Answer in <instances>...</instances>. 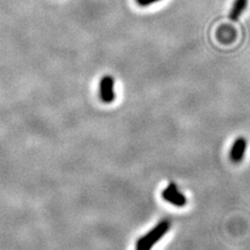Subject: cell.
Returning a JSON list of instances; mask_svg holds the SVG:
<instances>
[{
	"label": "cell",
	"instance_id": "5",
	"mask_svg": "<svg viewBox=\"0 0 250 250\" xmlns=\"http://www.w3.org/2000/svg\"><path fill=\"white\" fill-rule=\"evenodd\" d=\"M248 5V0H234L231 10L229 13V19L231 21H237L241 17V15L245 12Z\"/></svg>",
	"mask_w": 250,
	"mask_h": 250
},
{
	"label": "cell",
	"instance_id": "3",
	"mask_svg": "<svg viewBox=\"0 0 250 250\" xmlns=\"http://www.w3.org/2000/svg\"><path fill=\"white\" fill-rule=\"evenodd\" d=\"M114 78L109 75L103 77L99 83V97L104 104H111L115 99Z\"/></svg>",
	"mask_w": 250,
	"mask_h": 250
},
{
	"label": "cell",
	"instance_id": "2",
	"mask_svg": "<svg viewBox=\"0 0 250 250\" xmlns=\"http://www.w3.org/2000/svg\"><path fill=\"white\" fill-rule=\"evenodd\" d=\"M163 197L171 205L176 207H184L187 203L186 196L178 190L175 184L171 183L165 190L163 191Z\"/></svg>",
	"mask_w": 250,
	"mask_h": 250
},
{
	"label": "cell",
	"instance_id": "1",
	"mask_svg": "<svg viewBox=\"0 0 250 250\" xmlns=\"http://www.w3.org/2000/svg\"><path fill=\"white\" fill-rule=\"evenodd\" d=\"M169 229L170 222L167 220L162 221L151 231L138 240L136 250H150L156 242L163 238L164 234L166 233V231H168Z\"/></svg>",
	"mask_w": 250,
	"mask_h": 250
},
{
	"label": "cell",
	"instance_id": "4",
	"mask_svg": "<svg viewBox=\"0 0 250 250\" xmlns=\"http://www.w3.org/2000/svg\"><path fill=\"white\" fill-rule=\"evenodd\" d=\"M247 149V140L244 137H239L234 141L229 152V159L233 164H239L244 159Z\"/></svg>",
	"mask_w": 250,
	"mask_h": 250
},
{
	"label": "cell",
	"instance_id": "6",
	"mask_svg": "<svg viewBox=\"0 0 250 250\" xmlns=\"http://www.w3.org/2000/svg\"><path fill=\"white\" fill-rule=\"evenodd\" d=\"M159 1H161V0H136L137 4L140 6H143V7L148 6V5H152Z\"/></svg>",
	"mask_w": 250,
	"mask_h": 250
}]
</instances>
